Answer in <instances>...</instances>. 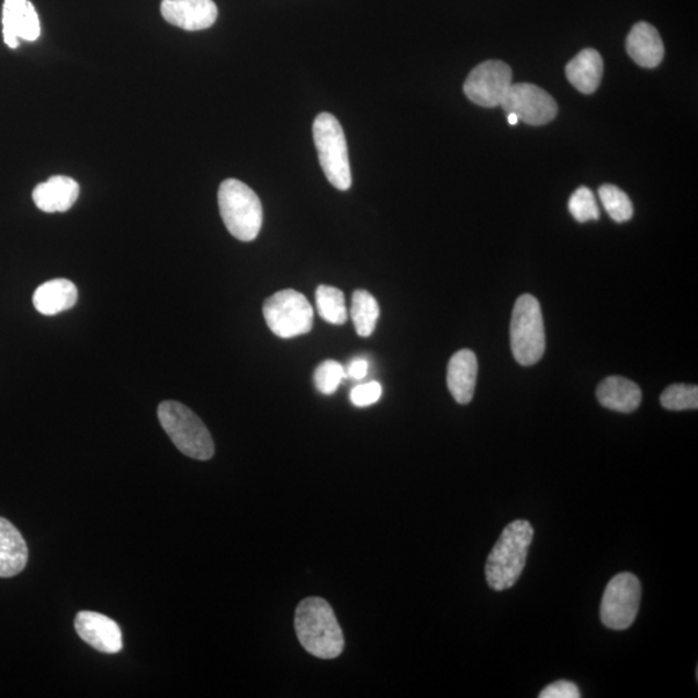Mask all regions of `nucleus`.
I'll use <instances>...</instances> for the list:
<instances>
[{"mask_svg":"<svg viewBox=\"0 0 698 698\" xmlns=\"http://www.w3.org/2000/svg\"><path fill=\"white\" fill-rule=\"evenodd\" d=\"M500 106L506 114L514 113L530 126L547 125L558 114V104L551 94L530 83L511 85Z\"/></svg>","mask_w":698,"mask_h":698,"instance_id":"9d476101","label":"nucleus"},{"mask_svg":"<svg viewBox=\"0 0 698 698\" xmlns=\"http://www.w3.org/2000/svg\"><path fill=\"white\" fill-rule=\"evenodd\" d=\"M75 628L85 643L101 653L114 654L123 649L120 624L112 618L82 610L76 617Z\"/></svg>","mask_w":698,"mask_h":698,"instance_id":"9b49d317","label":"nucleus"},{"mask_svg":"<svg viewBox=\"0 0 698 698\" xmlns=\"http://www.w3.org/2000/svg\"><path fill=\"white\" fill-rule=\"evenodd\" d=\"M78 290L69 280L57 279L43 283L35 290L33 303L41 315L55 316L75 307Z\"/></svg>","mask_w":698,"mask_h":698,"instance_id":"6ab92c4d","label":"nucleus"},{"mask_svg":"<svg viewBox=\"0 0 698 698\" xmlns=\"http://www.w3.org/2000/svg\"><path fill=\"white\" fill-rule=\"evenodd\" d=\"M318 315L326 323L344 325L348 319V311L344 291L337 288L322 285L316 290Z\"/></svg>","mask_w":698,"mask_h":698,"instance_id":"4be33fe9","label":"nucleus"},{"mask_svg":"<svg viewBox=\"0 0 698 698\" xmlns=\"http://www.w3.org/2000/svg\"><path fill=\"white\" fill-rule=\"evenodd\" d=\"M477 369V358L471 349H461L450 359L447 383L458 404L468 405L474 398Z\"/></svg>","mask_w":698,"mask_h":698,"instance_id":"4468645a","label":"nucleus"},{"mask_svg":"<svg viewBox=\"0 0 698 698\" xmlns=\"http://www.w3.org/2000/svg\"><path fill=\"white\" fill-rule=\"evenodd\" d=\"M579 688L573 682L558 680L540 694V698H579Z\"/></svg>","mask_w":698,"mask_h":698,"instance_id":"cd10ccee","label":"nucleus"},{"mask_svg":"<svg viewBox=\"0 0 698 698\" xmlns=\"http://www.w3.org/2000/svg\"><path fill=\"white\" fill-rule=\"evenodd\" d=\"M507 122L510 123L511 126H516V125H518V123L520 121L518 119V115H516L514 113H508L507 114Z\"/></svg>","mask_w":698,"mask_h":698,"instance_id":"c756f323","label":"nucleus"},{"mask_svg":"<svg viewBox=\"0 0 698 698\" xmlns=\"http://www.w3.org/2000/svg\"><path fill=\"white\" fill-rule=\"evenodd\" d=\"M642 585L635 574L624 572L608 582L600 606L601 622L610 630H627L637 620Z\"/></svg>","mask_w":698,"mask_h":698,"instance_id":"6e6552de","label":"nucleus"},{"mask_svg":"<svg viewBox=\"0 0 698 698\" xmlns=\"http://www.w3.org/2000/svg\"><path fill=\"white\" fill-rule=\"evenodd\" d=\"M661 405L667 410H696L698 407V387L695 384H672L660 397Z\"/></svg>","mask_w":698,"mask_h":698,"instance_id":"b1692460","label":"nucleus"},{"mask_svg":"<svg viewBox=\"0 0 698 698\" xmlns=\"http://www.w3.org/2000/svg\"><path fill=\"white\" fill-rule=\"evenodd\" d=\"M570 213L578 223L598 221L600 217L598 203L590 189L581 187L572 194L568 202Z\"/></svg>","mask_w":698,"mask_h":698,"instance_id":"a878e982","label":"nucleus"},{"mask_svg":"<svg viewBox=\"0 0 698 698\" xmlns=\"http://www.w3.org/2000/svg\"><path fill=\"white\" fill-rule=\"evenodd\" d=\"M295 631L312 656L333 660L345 649L344 632L329 603L322 598L302 600L295 612Z\"/></svg>","mask_w":698,"mask_h":698,"instance_id":"f257e3e1","label":"nucleus"},{"mask_svg":"<svg viewBox=\"0 0 698 698\" xmlns=\"http://www.w3.org/2000/svg\"><path fill=\"white\" fill-rule=\"evenodd\" d=\"M263 315L269 329L282 339L304 336L314 326V308L307 297L291 289L269 296Z\"/></svg>","mask_w":698,"mask_h":698,"instance_id":"0eeeda50","label":"nucleus"},{"mask_svg":"<svg viewBox=\"0 0 698 698\" xmlns=\"http://www.w3.org/2000/svg\"><path fill=\"white\" fill-rule=\"evenodd\" d=\"M38 13L29 0H5L3 4V36L5 45L18 48L19 40L34 42L40 38Z\"/></svg>","mask_w":698,"mask_h":698,"instance_id":"ddd939ff","label":"nucleus"},{"mask_svg":"<svg viewBox=\"0 0 698 698\" xmlns=\"http://www.w3.org/2000/svg\"><path fill=\"white\" fill-rule=\"evenodd\" d=\"M79 198V185L68 177H53L36 185L33 192L35 206L43 213H65Z\"/></svg>","mask_w":698,"mask_h":698,"instance_id":"2eb2a0df","label":"nucleus"},{"mask_svg":"<svg viewBox=\"0 0 698 698\" xmlns=\"http://www.w3.org/2000/svg\"><path fill=\"white\" fill-rule=\"evenodd\" d=\"M383 395L382 384L378 382H369L356 385L351 391V403L358 407H367L380 402Z\"/></svg>","mask_w":698,"mask_h":698,"instance_id":"bb28decb","label":"nucleus"},{"mask_svg":"<svg viewBox=\"0 0 698 698\" xmlns=\"http://www.w3.org/2000/svg\"><path fill=\"white\" fill-rule=\"evenodd\" d=\"M627 49L632 60L646 69L658 67L665 55L664 42L657 29L646 23H638L631 29Z\"/></svg>","mask_w":698,"mask_h":698,"instance_id":"dca6fc26","label":"nucleus"},{"mask_svg":"<svg viewBox=\"0 0 698 698\" xmlns=\"http://www.w3.org/2000/svg\"><path fill=\"white\" fill-rule=\"evenodd\" d=\"M346 378L353 381H361L369 373V362L365 359H354L345 368Z\"/></svg>","mask_w":698,"mask_h":698,"instance_id":"c85d7f7f","label":"nucleus"},{"mask_svg":"<svg viewBox=\"0 0 698 698\" xmlns=\"http://www.w3.org/2000/svg\"><path fill=\"white\" fill-rule=\"evenodd\" d=\"M603 58L598 50L587 48L581 50V53L573 58V60L566 65V78L571 85L581 93L592 94L601 82Z\"/></svg>","mask_w":698,"mask_h":698,"instance_id":"aec40b11","label":"nucleus"},{"mask_svg":"<svg viewBox=\"0 0 698 698\" xmlns=\"http://www.w3.org/2000/svg\"><path fill=\"white\" fill-rule=\"evenodd\" d=\"M27 544L20 530L0 518V578L18 576L27 564Z\"/></svg>","mask_w":698,"mask_h":698,"instance_id":"f3484780","label":"nucleus"},{"mask_svg":"<svg viewBox=\"0 0 698 698\" xmlns=\"http://www.w3.org/2000/svg\"><path fill=\"white\" fill-rule=\"evenodd\" d=\"M380 316L381 308L375 297L367 290H356L351 307L356 333L362 338L373 336Z\"/></svg>","mask_w":698,"mask_h":698,"instance_id":"412c9836","label":"nucleus"},{"mask_svg":"<svg viewBox=\"0 0 698 698\" xmlns=\"http://www.w3.org/2000/svg\"><path fill=\"white\" fill-rule=\"evenodd\" d=\"M599 198L608 215L616 223L629 222L634 215V207L629 195L612 184H605L599 188Z\"/></svg>","mask_w":698,"mask_h":698,"instance_id":"5701e85b","label":"nucleus"},{"mask_svg":"<svg viewBox=\"0 0 698 698\" xmlns=\"http://www.w3.org/2000/svg\"><path fill=\"white\" fill-rule=\"evenodd\" d=\"M222 219L230 235L250 243L259 236L263 225V206L256 192L243 181H223L217 193Z\"/></svg>","mask_w":698,"mask_h":698,"instance_id":"7ed1b4c3","label":"nucleus"},{"mask_svg":"<svg viewBox=\"0 0 698 698\" xmlns=\"http://www.w3.org/2000/svg\"><path fill=\"white\" fill-rule=\"evenodd\" d=\"M510 337L514 358L520 365L532 367L542 359L547 334L540 302L533 295L524 294L516 301Z\"/></svg>","mask_w":698,"mask_h":698,"instance_id":"39448f33","label":"nucleus"},{"mask_svg":"<svg viewBox=\"0 0 698 698\" xmlns=\"http://www.w3.org/2000/svg\"><path fill=\"white\" fill-rule=\"evenodd\" d=\"M513 85V70L504 61L489 60L470 72L463 90L472 103L483 108L500 106Z\"/></svg>","mask_w":698,"mask_h":698,"instance_id":"1a4fd4ad","label":"nucleus"},{"mask_svg":"<svg viewBox=\"0 0 698 698\" xmlns=\"http://www.w3.org/2000/svg\"><path fill=\"white\" fill-rule=\"evenodd\" d=\"M314 140L325 177L339 191L352 187L351 166L344 128L330 113H322L314 122Z\"/></svg>","mask_w":698,"mask_h":698,"instance_id":"423d86ee","label":"nucleus"},{"mask_svg":"<svg viewBox=\"0 0 698 698\" xmlns=\"http://www.w3.org/2000/svg\"><path fill=\"white\" fill-rule=\"evenodd\" d=\"M533 537V527L527 520H515L504 529L485 565L486 582L493 590H508L518 582Z\"/></svg>","mask_w":698,"mask_h":698,"instance_id":"f03ea898","label":"nucleus"},{"mask_svg":"<svg viewBox=\"0 0 698 698\" xmlns=\"http://www.w3.org/2000/svg\"><path fill=\"white\" fill-rule=\"evenodd\" d=\"M596 397L607 409L629 414L642 404V390L627 378L609 376L598 385Z\"/></svg>","mask_w":698,"mask_h":698,"instance_id":"a211bd4d","label":"nucleus"},{"mask_svg":"<svg viewBox=\"0 0 698 698\" xmlns=\"http://www.w3.org/2000/svg\"><path fill=\"white\" fill-rule=\"evenodd\" d=\"M314 380L316 389L322 394H336L341 382L346 380L345 367L336 360H326L319 363Z\"/></svg>","mask_w":698,"mask_h":698,"instance_id":"393cba45","label":"nucleus"},{"mask_svg":"<svg viewBox=\"0 0 698 698\" xmlns=\"http://www.w3.org/2000/svg\"><path fill=\"white\" fill-rule=\"evenodd\" d=\"M158 419L181 453L198 461L214 457V440L207 427L189 407L178 402H164L158 406Z\"/></svg>","mask_w":698,"mask_h":698,"instance_id":"20e7f679","label":"nucleus"},{"mask_svg":"<svg viewBox=\"0 0 698 698\" xmlns=\"http://www.w3.org/2000/svg\"><path fill=\"white\" fill-rule=\"evenodd\" d=\"M161 13L167 23L199 32L215 24L217 7L213 0H162Z\"/></svg>","mask_w":698,"mask_h":698,"instance_id":"f8f14e48","label":"nucleus"}]
</instances>
